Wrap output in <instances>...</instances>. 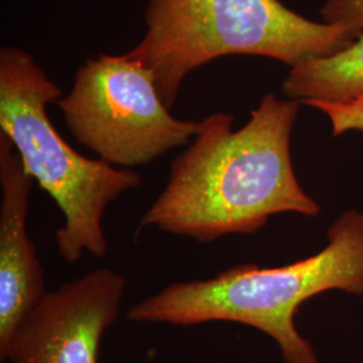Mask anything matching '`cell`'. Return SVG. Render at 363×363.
I'll return each mask as SVG.
<instances>
[{"mask_svg": "<svg viewBox=\"0 0 363 363\" xmlns=\"http://www.w3.org/2000/svg\"><path fill=\"white\" fill-rule=\"evenodd\" d=\"M300 103L265 94L247 124L217 112L177 156L169 179L144 213L140 228L213 242L252 234L280 213L315 217L320 206L298 183L291 159V133Z\"/></svg>", "mask_w": 363, "mask_h": 363, "instance_id": "1", "label": "cell"}, {"mask_svg": "<svg viewBox=\"0 0 363 363\" xmlns=\"http://www.w3.org/2000/svg\"><path fill=\"white\" fill-rule=\"evenodd\" d=\"M330 289L363 295V213L351 210L328 229L327 247L279 268L241 264L206 280L175 281L133 304L136 323L203 325L233 322L255 327L279 345L286 363H318L298 334L295 315L308 298Z\"/></svg>", "mask_w": 363, "mask_h": 363, "instance_id": "2", "label": "cell"}, {"mask_svg": "<svg viewBox=\"0 0 363 363\" xmlns=\"http://www.w3.org/2000/svg\"><path fill=\"white\" fill-rule=\"evenodd\" d=\"M144 18V37L125 55L154 73L169 109L186 77L214 60L259 55L292 67L340 52L357 37L280 0H147Z\"/></svg>", "mask_w": 363, "mask_h": 363, "instance_id": "3", "label": "cell"}, {"mask_svg": "<svg viewBox=\"0 0 363 363\" xmlns=\"http://www.w3.org/2000/svg\"><path fill=\"white\" fill-rule=\"evenodd\" d=\"M62 96L31 54L10 46L0 50V133L61 210L65 222L55 232L57 250L64 261L76 264L85 253L104 257L106 208L139 187L142 178L130 169L85 157L66 143L46 112Z\"/></svg>", "mask_w": 363, "mask_h": 363, "instance_id": "4", "label": "cell"}, {"mask_svg": "<svg viewBox=\"0 0 363 363\" xmlns=\"http://www.w3.org/2000/svg\"><path fill=\"white\" fill-rule=\"evenodd\" d=\"M55 104L78 143L115 167L150 164L189 145L201 130V120L171 115L154 73L125 52L86 60Z\"/></svg>", "mask_w": 363, "mask_h": 363, "instance_id": "5", "label": "cell"}, {"mask_svg": "<svg viewBox=\"0 0 363 363\" xmlns=\"http://www.w3.org/2000/svg\"><path fill=\"white\" fill-rule=\"evenodd\" d=\"M127 280L99 268L48 291L0 350L10 363H97L105 331L116 322Z\"/></svg>", "mask_w": 363, "mask_h": 363, "instance_id": "6", "label": "cell"}, {"mask_svg": "<svg viewBox=\"0 0 363 363\" xmlns=\"http://www.w3.org/2000/svg\"><path fill=\"white\" fill-rule=\"evenodd\" d=\"M33 183L11 140L0 133V350L48 292L37 249L27 233Z\"/></svg>", "mask_w": 363, "mask_h": 363, "instance_id": "7", "label": "cell"}, {"mask_svg": "<svg viewBox=\"0 0 363 363\" xmlns=\"http://www.w3.org/2000/svg\"><path fill=\"white\" fill-rule=\"evenodd\" d=\"M289 100L342 103L363 91V33L328 57L292 66L281 85Z\"/></svg>", "mask_w": 363, "mask_h": 363, "instance_id": "8", "label": "cell"}, {"mask_svg": "<svg viewBox=\"0 0 363 363\" xmlns=\"http://www.w3.org/2000/svg\"><path fill=\"white\" fill-rule=\"evenodd\" d=\"M304 105L322 111L328 117L333 136H340L349 130L363 132V91L342 103L311 101Z\"/></svg>", "mask_w": 363, "mask_h": 363, "instance_id": "9", "label": "cell"}, {"mask_svg": "<svg viewBox=\"0 0 363 363\" xmlns=\"http://www.w3.org/2000/svg\"><path fill=\"white\" fill-rule=\"evenodd\" d=\"M320 13L325 23L343 27L354 35L363 33V0H327Z\"/></svg>", "mask_w": 363, "mask_h": 363, "instance_id": "10", "label": "cell"}]
</instances>
